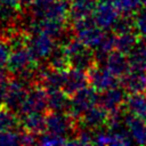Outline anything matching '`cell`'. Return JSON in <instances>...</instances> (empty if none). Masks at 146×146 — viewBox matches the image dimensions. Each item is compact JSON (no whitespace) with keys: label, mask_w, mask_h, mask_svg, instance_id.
<instances>
[{"label":"cell","mask_w":146,"mask_h":146,"mask_svg":"<svg viewBox=\"0 0 146 146\" xmlns=\"http://www.w3.org/2000/svg\"><path fill=\"white\" fill-rule=\"evenodd\" d=\"M72 30L74 31L75 36L86 47H88L92 50H96L100 46V43L106 34L104 32V29L99 27L96 24L92 16L73 22Z\"/></svg>","instance_id":"cell-1"},{"label":"cell","mask_w":146,"mask_h":146,"mask_svg":"<svg viewBox=\"0 0 146 146\" xmlns=\"http://www.w3.org/2000/svg\"><path fill=\"white\" fill-rule=\"evenodd\" d=\"M99 94L100 92H98L91 86L90 87L87 86L80 89L79 91H76L74 95L71 96L70 107H68L67 113L72 115L74 119L79 120L87 110L98 104Z\"/></svg>","instance_id":"cell-2"},{"label":"cell","mask_w":146,"mask_h":146,"mask_svg":"<svg viewBox=\"0 0 146 146\" xmlns=\"http://www.w3.org/2000/svg\"><path fill=\"white\" fill-rule=\"evenodd\" d=\"M76 119L70 115L67 112H55L51 111L46 115V130L56 135L67 136L76 130Z\"/></svg>","instance_id":"cell-3"},{"label":"cell","mask_w":146,"mask_h":146,"mask_svg":"<svg viewBox=\"0 0 146 146\" xmlns=\"http://www.w3.org/2000/svg\"><path fill=\"white\" fill-rule=\"evenodd\" d=\"M36 67H38V60L33 57L29 46L11 50L7 63V68L11 73V75L16 76L26 70L36 68Z\"/></svg>","instance_id":"cell-4"},{"label":"cell","mask_w":146,"mask_h":146,"mask_svg":"<svg viewBox=\"0 0 146 146\" xmlns=\"http://www.w3.org/2000/svg\"><path fill=\"white\" fill-rule=\"evenodd\" d=\"M48 108L47 90L39 84H34L30 88L18 114L21 115L29 113H46Z\"/></svg>","instance_id":"cell-5"},{"label":"cell","mask_w":146,"mask_h":146,"mask_svg":"<svg viewBox=\"0 0 146 146\" xmlns=\"http://www.w3.org/2000/svg\"><path fill=\"white\" fill-rule=\"evenodd\" d=\"M89 84L96 89L98 92H103L111 88L119 86V78L113 74L105 65L100 66V64H96L88 72Z\"/></svg>","instance_id":"cell-6"},{"label":"cell","mask_w":146,"mask_h":146,"mask_svg":"<svg viewBox=\"0 0 146 146\" xmlns=\"http://www.w3.org/2000/svg\"><path fill=\"white\" fill-rule=\"evenodd\" d=\"M31 87L32 86L27 84L26 82L22 81L18 78H14L13 80H10V83L5 97L3 106L15 113H19V110Z\"/></svg>","instance_id":"cell-7"},{"label":"cell","mask_w":146,"mask_h":146,"mask_svg":"<svg viewBox=\"0 0 146 146\" xmlns=\"http://www.w3.org/2000/svg\"><path fill=\"white\" fill-rule=\"evenodd\" d=\"M27 46L33 55V57L39 62L41 59H48L55 46V39L44 32H38L30 34Z\"/></svg>","instance_id":"cell-8"},{"label":"cell","mask_w":146,"mask_h":146,"mask_svg":"<svg viewBox=\"0 0 146 146\" xmlns=\"http://www.w3.org/2000/svg\"><path fill=\"white\" fill-rule=\"evenodd\" d=\"M120 16V11L113 3L104 1H97L92 14L96 24L104 30H112Z\"/></svg>","instance_id":"cell-9"},{"label":"cell","mask_w":146,"mask_h":146,"mask_svg":"<svg viewBox=\"0 0 146 146\" xmlns=\"http://www.w3.org/2000/svg\"><path fill=\"white\" fill-rule=\"evenodd\" d=\"M128 92L125 89L121 86H116L114 88H111L108 90H105L99 94V102L98 104L102 105L106 111L111 113L119 112L124 108L125 99H127Z\"/></svg>","instance_id":"cell-10"},{"label":"cell","mask_w":146,"mask_h":146,"mask_svg":"<svg viewBox=\"0 0 146 146\" xmlns=\"http://www.w3.org/2000/svg\"><path fill=\"white\" fill-rule=\"evenodd\" d=\"M66 71L55 70L49 65L38 67L35 84L43 87L46 90L52 88H63V84L65 82Z\"/></svg>","instance_id":"cell-11"},{"label":"cell","mask_w":146,"mask_h":146,"mask_svg":"<svg viewBox=\"0 0 146 146\" xmlns=\"http://www.w3.org/2000/svg\"><path fill=\"white\" fill-rule=\"evenodd\" d=\"M108 117H110V113L106 111V108L97 104L90 107L89 110H87L79 120L82 125L91 130H97V129H100L103 125L107 124Z\"/></svg>","instance_id":"cell-12"},{"label":"cell","mask_w":146,"mask_h":146,"mask_svg":"<svg viewBox=\"0 0 146 146\" xmlns=\"http://www.w3.org/2000/svg\"><path fill=\"white\" fill-rule=\"evenodd\" d=\"M89 84L88 73L74 67H70L65 73V82L63 84V90L71 97L80 89Z\"/></svg>","instance_id":"cell-13"},{"label":"cell","mask_w":146,"mask_h":146,"mask_svg":"<svg viewBox=\"0 0 146 146\" xmlns=\"http://www.w3.org/2000/svg\"><path fill=\"white\" fill-rule=\"evenodd\" d=\"M120 84L128 94L146 92V72L139 70H130L121 78Z\"/></svg>","instance_id":"cell-14"},{"label":"cell","mask_w":146,"mask_h":146,"mask_svg":"<svg viewBox=\"0 0 146 146\" xmlns=\"http://www.w3.org/2000/svg\"><path fill=\"white\" fill-rule=\"evenodd\" d=\"M113 74H115L117 78H122L123 75H125L130 70V62H129V57L127 54H123L116 49H114L113 51H111L105 60L104 64Z\"/></svg>","instance_id":"cell-15"},{"label":"cell","mask_w":146,"mask_h":146,"mask_svg":"<svg viewBox=\"0 0 146 146\" xmlns=\"http://www.w3.org/2000/svg\"><path fill=\"white\" fill-rule=\"evenodd\" d=\"M21 127L34 135H40L46 130V115L44 113H29L21 114Z\"/></svg>","instance_id":"cell-16"},{"label":"cell","mask_w":146,"mask_h":146,"mask_svg":"<svg viewBox=\"0 0 146 146\" xmlns=\"http://www.w3.org/2000/svg\"><path fill=\"white\" fill-rule=\"evenodd\" d=\"M48 107L50 111L55 112H67L70 107L71 97L62 88L47 89Z\"/></svg>","instance_id":"cell-17"},{"label":"cell","mask_w":146,"mask_h":146,"mask_svg":"<svg viewBox=\"0 0 146 146\" xmlns=\"http://www.w3.org/2000/svg\"><path fill=\"white\" fill-rule=\"evenodd\" d=\"M96 3L97 2L91 0H72L70 3L68 21L73 23L75 21L92 16Z\"/></svg>","instance_id":"cell-18"},{"label":"cell","mask_w":146,"mask_h":146,"mask_svg":"<svg viewBox=\"0 0 146 146\" xmlns=\"http://www.w3.org/2000/svg\"><path fill=\"white\" fill-rule=\"evenodd\" d=\"M96 64H97V62H96V57H95V50L87 48V47L83 50H81L78 54L70 57L71 67H74V68H78L81 71L88 72Z\"/></svg>","instance_id":"cell-19"},{"label":"cell","mask_w":146,"mask_h":146,"mask_svg":"<svg viewBox=\"0 0 146 146\" xmlns=\"http://www.w3.org/2000/svg\"><path fill=\"white\" fill-rule=\"evenodd\" d=\"M124 108L130 113L146 120V92L128 94Z\"/></svg>","instance_id":"cell-20"},{"label":"cell","mask_w":146,"mask_h":146,"mask_svg":"<svg viewBox=\"0 0 146 146\" xmlns=\"http://www.w3.org/2000/svg\"><path fill=\"white\" fill-rule=\"evenodd\" d=\"M140 41L139 36L135 31L124 32V33H115V49L123 52L129 54Z\"/></svg>","instance_id":"cell-21"},{"label":"cell","mask_w":146,"mask_h":146,"mask_svg":"<svg viewBox=\"0 0 146 146\" xmlns=\"http://www.w3.org/2000/svg\"><path fill=\"white\" fill-rule=\"evenodd\" d=\"M128 57L132 70L146 72V41L140 40L138 44L128 54Z\"/></svg>","instance_id":"cell-22"},{"label":"cell","mask_w":146,"mask_h":146,"mask_svg":"<svg viewBox=\"0 0 146 146\" xmlns=\"http://www.w3.org/2000/svg\"><path fill=\"white\" fill-rule=\"evenodd\" d=\"M48 65L59 71H66L71 67L68 55L66 54L63 46H56V48L48 58Z\"/></svg>","instance_id":"cell-23"},{"label":"cell","mask_w":146,"mask_h":146,"mask_svg":"<svg viewBox=\"0 0 146 146\" xmlns=\"http://www.w3.org/2000/svg\"><path fill=\"white\" fill-rule=\"evenodd\" d=\"M21 127L19 116L17 113L6 108L5 106L0 107V131L7 130H17Z\"/></svg>","instance_id":"cell-24"},{"label":"cell","mask_w":146,"mask_h":146,"mask_svg":"<svg viewBox=\"0 0 146 146\" xmlns=\"http://www.w3.org/2000/svg\"><path fill=\"white\" fill-rule=\"evenodd\" d=\"M114 6L121 15L132 16L143 8V0H116Z\"/></svg>","instance_id":"cell-25"},{"label":"cell","mask_w":146,"mask_h":146,"mask_svg":"<svg viewBox=\"0 0 146 146\" xmlns=\"http://www.w3.org/2000/svg\"><path fill=\"white\" fill-rule=\"evenodd\" d=\"M135 32L140 40L146 41V9L143 7L133 15Z\"/></svg>","instance_id":"cell-26"},{"label":"cell","mask_w":146,"mask_h":146,"mask_svg":"<svg viewBox=\"0 0 146 146\" xmlns=\"http://www.w3.org/2000/svg\"><path fill=\"white\" fill-rule=\"evenodd\" d=\"M38 143L41 145H68V139H66L65 136L47 131L39 135Z\"/></svg>","instance_id":"cell-27"},{"label":"cell","mask_w":146,"mask_h":146,"mask_svg":"<svg viewBox=\"0 0 146 146\" xmlns=\"http://www.w3.org/2000/svg\"><path fill=\"white\" fill-rule=\"evenodd\" d=\"M10 72L8 71V68H3L0 67V107L3 106V102H5V97L10 83Z\"/></svg>","instance_id":"cell-28"},{"label":"cell","mask_w":146,"mask_h":146,"mask_svg":"<svg viewBox=\"0 0 146 146\" xmlns=\"http://www.w3.org/2000/svg\"><path fill=\"white\" fill-rule=\"evenodd\" d=\"M21 144V132L17 130L0 131V145H18Z\"/></svg>","instance_id":"cell-29"},{"label":"cell","mask_w":146,"mask_h":146,"mask_svg":"<svg viewBox=\"0 0 146 146\" xmlns=\"http://www.w3.org/2000/svg\"><path fill=\"white\" fill-rule=\"evenodd\" d=\"M11 52V48L5 38H0V67L7 65L9 56Z\"/></svg>","instance_id":"cell-30"},{"label":"cell","mask_w":146,"mask_h":146,"mask_svg":"<svg viewBox=\"0 0 146 146\" xmlns=\"http://www.w3.org/2000/svg\"><path fill=\"white\" fill-rule=\"evenodd\" d=\"M1 5L11 6V7H19V0H0Z\"/></svg>","instance_id":"cell-31"},{"label":"cell","mask_w":146,"mask_h":146,"mask_svg":"<svg viewBox=\"0 0 146 146\" xmlns=\"http://www.w3.org/2000/svg\"><path fill=\"white\" fill-rule=\"evenodd\" d=\"M35 2V0H19V7H22V8H27V9H30L31 8V6L33 5Z\"/></svg>","instance_id":"cell-32"},{"label":"cell","mask_w":146,"mask_h":146,"mask_svg":"<svg viewBox=\"0 0 146 146\" xmlns=\"http://www.w3.org/2000/svg\"><path fill=\"white\" fill-rule=\"evenodd\" d=\"M98 1H104V2H110V3H113V5H115V2H116V0H98Z\"/></svg>","instance_id":"cell-33"},{"label":"cell","mask_w":146,"mask_h":146,"mask_svg":"<svg viewBox=\"0 0 146 146\" xmlns=\"http://www.w3.org/2000/svg\"><path fill=\"white\" fill-rule=\"evenodd\" d=\"M42 1H44L46 3H51V2H55V1H57V0H42Z\"/></svg>","instance_id":"cell-34"},{"label":"cell","mask_w":146,"mask_h":146,"mask_svg":"<svg viewBox=\"0 0 146 146\" xmlns=\"http://www.w3.org/2000/svg\"><path fill=\"white\" fill-rule=\"evenodd\" d=\"M143 7L146 9V0H143Z\"/></svg>","instance_id":"cell-35"},{"label":"cell","mask_w":146,"mask_h":146,"mask_svg":"<svg viewBox=\"0 0 146 146\" xmlns=\"http://www.w3.org/2000/svg\"><path fill=\"white\" fill-rule=\"evenodd\" d=\"M91 1H95V2H97V1H98V0H91Z\"/></svg>","instance_id":"cell-36"},{"label":"cell","mask_w":146,"mask_h":146,"mask_svg":"<svg viewBox=\"0 0 146 146\" xmlns=\"http://www.w3.org/2000/svg\"><path fill=\"white\" fill-rule=\"evenodd\" d=\"M0 7H1V2H0Z\"/></svg>","instance_id":"cell-37"},{"label":"cell","mask_w":146,"mask_h":146,"mask_svg":"<svg viewBox=\"0 0 146 146\" xmlns=\"http://www.w3.org/2000/svg\"><path fill=\"white\" fill-rule=\"evenodd\" d=\"M70 1H72V0H70Z\"/></svg>","instance_id":"cell-38"}]
</instances>
